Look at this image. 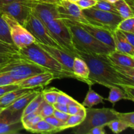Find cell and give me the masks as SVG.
I'll use <instances>...</instances> for the list:
<instances>
[{
    "label": "cell",
    "mask_w": 134,
    "mask_h": 134,
    "mask_svg": "<svg viewBox=\"0 0 134 134\" xmlns=\"http://www.w3.org/2000/svg\"><path fill=\"white\" fill-rule=\"evenodd\" d=\"M31 12L30 1L27 0L14 1L0 6V13L8 14L22 26Z\"/></svg>",
    "instance_id": "obj_11"
},
{
    "label": "cell",
    "mask_w": 134,
    "mask_h": 134,
    "mask_svg": "<svg viewBox=\"0 0 134 134\" xmlns=\"http://www.w3.org/2000/svg\"><path fill=\"white\" fill-rule=\"evenodd\" d=\"M43 100H44V99H43L42 91H40L39 92V94L24 109L23 113H22V116H24V115H27V114L31 113L37 112L38 108H39L41 103L43 102Z\"/></svg>",
    "instance_id": "obj_27"
},
{
    "label": "cell",
    "mask_w": 134,
    "mask_h": 134,
    "mask_svg": "<svg viewBox=\"0 0 134 134\" xmlns=\"http://www.w3.org/2000/svg\"><path fill=\"white\" fill-rule=\"evenodd\" d=\"M19 88V86L16 84H11V85H5V86H0V97L3 96L4 94L9 92L10 91Z\"/></svg>",
    "instance_id": "obj_42"
},
{
    "label": "cell",
    "mask_w": 134,
    "mask_h": 134,
    "mask_svg": "<svg viewBox=\"0 0 134 134\" xmlns=\"http://www.w3.org/2000/svg\"><path fill=\"white\" fill-rule=\"evenodd\" d=\"M20 1V0H0V6L5 5V4L13 2V1Z\"/></svg>",
    "instance_id": "obj_50"
},
{
    "label": "cell",
    "mask_w": 134,
    "mask_h": 134,
    "mask_svg": "<svg viewBox=\"0 0 134 134\" xmlns=\"http://www.w3.org/2000/svg\"><path fill=\"white\" fill-rule=\"evenodd\" d=\"M104 128L105 126L94 127L89 130L87 134H105L106 132Z\"/></svg>",
    "instance_id": "obj_45"
},
{
    "label": "cell",
    "mask_w": 134,
    "mask_h": 134,
    "mask_svg": "<svg viewBox=\"0 0 134 134\" xmlns=\"http://www.w3.org/2000/svg\"><path fill=\"white\" fill-rule=\"evenodd\" d=\"M43 118L38 115L37 112L31 113L27 114V115L22 116L21 118V122L23 125L24 130H26V131L32 126H34L35 124H36L38 122L42 120Z\"/></svg>",
    "instance_id": "obj_26"
},
{
    "label": "cell",
    "mask_w": 134,
    "mask_h": 134,
    "mask_svg": "<svg viewBox=\"0 0 134 134\" xmlns=\"http://www.w3.org/2000/svg\"><path fill=\"white\" fill-rule=\"evenodd\" d=\"M2 17L7 24L13 44L18 49L24 48L35 42L34 36L14 18L6 14H2Z\"/></svg>",
    "instance_id": "obj_9"
},
{
    "label": "cell",
    "mask_w": 134,
    "mask_h": 134,
    "mask_svg": "<svg viewBox=\"0 0 134 134\" xmlns=\"http://www.w3.org/2000/svg\"><path fill=\"white\" fill-rule=\"evenodd\" d=\"M72 22L81 26L82 28L86 30L88 33H89L90 35H92L95 39L100 41L101 43H103L107 47H110L113 49H115V43H114L111 31L103 28V27H99V26L90 24L81 23V22H76V21H72Z\"/></svg>",
    "instance_id": "obj_14"
},
{
    "label": "cell",
    "mask_w": 134,
    "mask_h": 134,
    "mask_svg": "<svg viewBox=\"0 0 134 134\" xmlns=\"http://www.w3.org/2000/svg\"><path fill=\"white\" fill-rule=\"evenodd\" d=\"M52 105H53L54 109L62 111V112L67 113H68V105H67L61 104V103H56H56H54Z\"/></svg>",
    "instance_id": "obj_47"
},
{
    "label": "cell",
    "mask_w": 134,
    "mask_h": 134,
    "mask_svg": "<svg viewBox=\"0 0 134 134\" xmlns=\"http://www.w3.org/2000/svg\"><path fill=\"white\" fill-rule=\"evenodd\" d=\"M105 1H108V2L111 3H113V4H114V3H115V2H116V1H117L118 0H105Z\"/></svg>",
    "instance_id": "obj_52"
},
{
    "label": "cell",
    "mask_w": 134,
    "mask_h": 134,
    "mask_svg": "<svg viewBox=\"0 0 134 134\" xmlns=\"http://www.w3.org/2000/svg\"><path fill=\"white\" fill-rule=\"evenodd\" d=\"M95 1H98V0H95Z\"/></svg>",
    "instance_id": "obj_55"
},
{
    "label": "cell",
    "mask_w": 134,
    "mask_h": 134,
    "mask_svg": "<svg viewBox=\"0 0 134 134\" xmlns=\"http://www.w3.org/2000/svg\"><path fill=\"white\" fill-rule=\"evenodd\" d=\"M107 57L114 64L134 68V57L115 49L107 54Z\"/></svg>",
    "instance_id": "obj_19"
},
{
    "label": "cell",
    "mask_w": 134,
    "mask_h": 134,
    "mask_svg": "<svg viewBox=\"0 0 134 134\" xmlns=\"http://www.w3.org/2000/svg\"><path fill=\"white\" fill-rule=\"evenodd\" d=\"M69 1H72V2H77V1H79V0H69Z\"/></svg>",
    "instance_id": "obj_53"
},
{
    "label": "cell",
    "mask_w": 134,
    "mask_h": 134,
    "mask_svg": "<svg viewBox=\"0 0 134 134\" xmlns=\"http://www.w3.org/2000/svg\"><path fill=\"white\" fill-rule=\"evenodd\" d=\"M10 57L11 56H3V55H0V65L3 64V62H5V61L8 60Z\"/></svg>",
    "instance_id": "obj_49"
},
{
    "label": "cell",
    "mask_w": 134,
    "mask_h": 134,
    "mask_svg": "<svg viewBox=\"0 0 134 134\" xmlns=\"http://www.w3.org/2000/svg\"><path fill=\"white\" fill-rule=\"evenodd\" d=\"M24 109L10 111L3 109L0 112V134H16L24 130L21 118Z\"/></svg>",
    "instance_id": "obj_10"
},
{
    "label": "cell",
    "mask_w": 134,
    "mask_h": 134,
    "mask_svg": "<svg viewBox=\"0 0 134 134\" xmlns=\"http://www.w3.org/2000/svg\"><path fill=\"white\" fill-rule=\"evenodd\" d=\"M117 119L124 122L128 128L134 129V113H119L116 111Z\"/></svg>",
    "instance_id": "obj_36"
},
{
    "label": "cell",
    "mask_w": 134,
    "mask_h": 134,
    "mask_svg": "<svg viewBox=\"0 0 134 134\" xmlns=\"http://www.w3.org/2000/svg\"><path fill=\"white\" fill-rule=\"evenodd\" d=\"M117 29L120 31L134 33V17L122 20L118 24Z\"/></svg>",
    "instance_id": "obj_35"
},
{
    "label": "cell",
    "mask_w": 134,
    "mask_h": 134,
    "mask_svg": "<svg viewBox=\"0 0 134 134\" xmlns=\"http://www.w3.org/2000/svg\"><path fill=\"white\" fill-rule=\"evenodd\" d=\"M96 2L97 1L95 0H79L75 3L81 10H84L94 7Z\"/></svg>",
    "instance_id": "obj_41"
},
{
    "label": "cell",
    "mask_w": 134,
    "mask_h": 134,
    "mask_svg": "<svg viewBox=\"0 0 134 134\" xmlns=\"http://www.w3.org/2000/svg\"><path fill=\"white\" fill-rule=\"evenodd\" d=\"M31 90H32V89L19 88L16 89V90L4 94L3 96L0 97V107L3 109L6 108L10 104H12L14 101L16 100L18 98H20Z\"/></svg>",
    "instance_id": "obj_21"
},
{
    "label": "cell",
    "mask_w": 134,
    "mask_h": 134,
    "mask_svg": "<svg viewBox=\"0 0 134 134\" xmlns=\"http://www.w3.org/2000/svg\"><path fill=\"white\" fill-rule=\"evenodd\" d=\"M111 34L115 43V50L134 57V47L127 41L122 31L116 29L111 31Z\"/></svg>",
    "instance_id": "obj_17"
},
{
    "label": "cell",
    "mask_w": 134,
    "mask_h": 134,
    "mask_svg": "<svg viewBox=\"0 0 134 134\" xmlns=\"http://www.w3.org/2000/svg\"><path fill=\"white\" fill-rule=\"evenodd\" d=\"M54 111V108L53 105L47 103L46 101L43 100L38 108L37 113L43 119H44L47 116L53 115Z\"/></svg>",
    "instance_id": "obj_32"
},
{
    "label": "cell",
    "mask_w": 134,
    "mask_h": 134,
    "mask_svg": "<svg viewBox=\"0 0 134 134\" xmlns=\"http://www.w3.org/2000/svg\"><path fill=\"white\" fill-rule=\"evenodd\" d=\"M19 54L53 73L56 79L71 78L77 80L74 73L69 71L47 51L39 47L35 41L30 45L19 49Z\"/></svg>",
    "instance_id": "obj_2"
},
{
    "label": "cell",
    "mask_w": 134,
    "mask_h": 134,
    "mask_svg": "<svg viewBox=\"0 0 134 134\" xmlns=\"http://www.w3.org/2000/svg\"><path fill=\"white\" fill-rule=\"evenodd\" d=\"M23 26L39 43L62 49L52 37L47 26L31 12L26 18Z\"/></svg>",
    "instance_id": "obj_8"
},
{
    "label": "cell",
    "mask_w": 134,
    "mask_h": 134,
    "mask_svg": "<svg viewBox=\"0 0 134 134\" xmlns=\"http://www.w3.org/2000/svg\"><path fill=\"white\" fill-rule=\"evenodd\" d=\"M35 41L39 47H41L45 51H47L50 55H51L57 61H58L60 64H62L69 71L73 73V64L75 56H72L70 54L64 50L61 49V48H57L56 47H52V46L42 44V43H39V42H38L36 40Z\"/></svg>",
    "instance_id": "obj_16"
},
{
    "label": "cell",
    "mask_w": 134,
    "mask_h": 134,
    "mask_svg": "<svg viewBox=\"0 0 134 134\" xmlns=\"http://www.w3.org/2000/svg\"><path fill=\"white\" fill-rule=\"evenodd\" d=\"M28 1H34V2H47L58 4L61 1V0H28Z\"/></svg>",
    "instance_id": "obj_48"
},
{
    "label": "cell",
    "mask_w": 134,
    "mask_h": 134,
    "mask_svg": "<svg viewBox=\"0 0 134 134\" xmlns=\"http://www.w3.org/2000/svg\"><path fill=\"white\" fill-rule=\"evenodd\" d=\"M57 9L62 19L89 24L84 16L82 10L76 3L72 2L69 0H61V1L57 4Z\"/></svg>",
    "instance_id": "obj_13"
},
{
    "label": "cell",
    "mask_w": 134,
    "mask_h": 134,
    "mask_svg": "<svg viewBox=\"0 0 134 134\" xmlns=\"http://www.w3.org/2000/svg\"><path fill=\"white\" fill-rule=\"evenodd\" d=\"M44 120L47 122L48 123H49L51 125L53 126L56 127V128H58L59 132H60V128L64 124V122L61 121L59 119H58L57 118L55 117L53 115H51V116H47V117L44 118Z\"/></svg>",
    "instance_id": "obj_38"
},
{
    "label": "cell",
    "mask_w": 134,
    "mask_h": 134,
    "mask_svg": "<svg viewBox=\"0 0 134 134\" xmlns=\"http://www.w3.org/2000/svg\"><path fill=\"white\" fill-rule=\"evenodd\" d=\"M119 16L122 19L134 17L133 9L126 2L125 0H118L114 3Z\"/></svg>",
    "instance_id": "obj_24"
},
{
    "label": "cell",
    "mask_w": 134,
    "mask_h": 134,
    "mask_svg": "<svg viewBox=\"0 0 134 134\" xmlns=\"http://www.w3.org/2000/svg\"><path fill=\"white\" fill-rule=\"evenodd\" d=\"M84 107L81 103H79L78 102L75 103H70L68 105V113L69 115H74L78 113L79 110Z\"/></svg>",
    "instance_id": "obj_40"
},
{
    "label": "cell",
    "mask_w": 134,
    "mask_h": 134,
    "mask_svg": "<svg viewBox=\"0 0 134 134\" xmlns=\"http://www.w3.org/2000/svg\"><path fill=\"white\" fill-rule=\"evenodd\" d=\"M123 90L126 93L128 97L129 98V100L133 102L134 101V86L133 85H126L122 88Z\"/></svg>",
    "instance_id": "obj_43"
},
{
    "label": "cell",
    "mask_w": 134,
    "mask_h": 134,
    "mask_svg": "<svg viewBox=\"0 0 134 134\" xmlns=\"http://www.w3.org/2000/svg\"><path fill=\"white\" fill-rule=\"evenodd\" d=\"M91 87L92 86H89L88 91L82 103L84 107H88V108L92 107L100 103H104L103 101L105 99L104 98H103L102 96L93 90Z\"/></svg>",
    "instance_id": "obj_23"
},
{
    "label": "cell",
    "mask_w": 134,
    "mask_h": 134,
    "mask_svg": "<svg viewBox=\"0 0 134 134\" xmlns=\"http://www.w3.org/2000/svg\"><path fill=\"white\" fill-rule=\"evenodd\" d=\"M0 41L14 44L11 40L7 24L3 18L1 13H0Z\"/></svg>",
    "instance_id": "obj_28"
},
{
    "label": "cell",
    "mask_w": 134,
    "mask_h": 134,
    "mask_svg": "<svg viewBox=\"0 0 134 134\" xmlns=\"http://www.w3.org/2000/svg\"><path fill=\"white\" fill-rule=\"evenodd\" d=\"M15 80L9 74L5 73H0V86L15 84Z\"/></svg>",
    "instance_id": "obj_39"
},
{
    "label": "cell",
    "mask_w": 134,
    "mask_h": 134,
    "mask_svg": "<svg viewBox=\"0 0 134 134\" xmlns=\"http://www.w3.org/2000/svg\"><path fill=\"white\" fill-rule=\"evenodd\" d=\"M19 53V49L14 44L0 41V55L13 56Z\"/></svg>",
    "instance_id": "obj_29"
},
{
    "label": "cell",
    "mask_w": 134,
    "mask_h": 134,
    "mask_svg": "<svg viewBox=\"0 0 134 134\" xmlns=\"http://www.w3.org/2000/svg\"><path fill=\"white\" fill-rule=\"evenodd\" d=\"M29 1L31 9V13H34L45 26L48 22L60 18L57 9V4Z\"/></svg>",
    "instance_id": "obj_12"
},
{
    "label": "cell",
    "mask_w": 134,
    "mask_h": 134,
    "mask_svg": "<svg viewBox=\"0 0 134 134\" xmlns=\"http://www.w3.org/2000/svg\"><path fill=\"white\" fill-rule=\"evenodd\" d=\"M27 131L35 133H54L59 132L58 128L51 125L43 119Z\"/></svg>",
    "instance_id": "obj_22"
},
{
    "label": "cell",
    "mask_w": 134,
    "mask_h": 134,
    "mask_svg": "<svg viewBox=\"0 0 134 134\" xmlns=\"http://www.w3.org/2000/svg\"><path fill=\"white\" fill-rule=\"evenodd\" d=\"M46 26L54 40L63 50L75 57L77 56L72 41L71 34L64 20L55 19L48 22Z\"/></svg>",
    "instance_id": "obj_6"
},
{
    "label": "cell",
    "mask_w": 134,
    "mask_h": 134,
    "mask_svg": "<svg viewBox=\"0 0 134 134\" xmlns=\"http://www.w3.org/2000/svg\"><path fill=\"white\" fill-rule=\"evenodd\" d=\"M123 35L125 37L127 41L130 43L132 46L134 47V33L132 32H127V31H121Z\"/></svg>",
    "instance_id": "obj_46"
},
{
    "label": "cell",
    "mask_w": 134,
    "mask_h": 134,
    "mask_svg": "<svg viewBox=\"0 0 134 134\" xmlns=\"http://www.w3.org/2000/svg\"><path fill=\"white\" fill-rule=\"evenodd\" d=\"M121 99L129 100V98L126 94L124 90L119 86H112L110 88L109 95L108 98L105 99V100L109 101L114 106L116 104V103Z\"/></svg>",
    "instance_id": "obj_25"
},
{
    "label": "cell",
    "mask_w": 134,
    "mask_h": 134,
    "mask_svg": "<svg viewBox=\"0 0 134 134\" xmlns=\"http://www.w3.org/2000/svg\"><path fill=\"white\" fill-rule=\"evenodd\" d=\"M64 20L70 30L72 41L76 51L89 54L107 55L115 50L97 40L86 30L72 21Z\"/></svg>",
    "instance_id": "obj_3"
},
{
    "label": "cell",
    "mask_w": 134,
    "mask_h": 134,
    "mask_svg": "<svg viewBox=\"0 0 134 134\" xmlns=\"http://www.w3.org/2000/svg\"><path fill=\"white\" fill-rule=\"evenodd\" d=\"M126 2L128 4V5H130V6L132 8V9H133L134 8V1L133 0H125Z\"/></svg>",
    "instance_id": "obj_51"
},
{
    "label": "cell",
    "mask_w": 134,
    "mask_h": 134,
    "mask_svg": "<svg viewBox=\"0 0 134 134\" xmlns=\"http://www.w3.org/2000/svg\"><path fill=\"white\" fill-rule=\"evenodd\" d=\"M3 108H1V107H0V112H1V111H2V110H3Z\"/></svg>",
    "instance_id": "obj_54"
},
{
    "label": "cell",
    "mask_w": 134,
    "mask_h": 134,
    "mask_svg": "<svg viewBox=\"0 0 134 134\" xmlns=\"http://www.w3.org/2000/svg\"><path fill=\"white\" fill-rule=\"evenodd\" d=\"M73 72L78 81L85 82L88 86H91L88 80L90 73L89 68L86 62L79 56L75 57L73 64Z\"/></svg>",
    "instance_id": "obj_18"
},
{
    "label": "cell",
    "mask_w": 134,
    "mask_h": 134,
    "mask_svg": "<svg viewBox=\"0 0 134 134\" xmlns=\"http://www.w3.org/2000/svg\"><path fill=\"white\" fill-rule=\"evenodd\" d=\"M46 71H48L19 53L10 57L0 65V73H7L15 80L16 82Z\"/></svg>",
    "instance_id": "obj_4"
},
{
    "label": "cell",
    "mask_w": 134,
    "mask_h": 134,
    "mask_svg": "<svg viewBox=\"0 0 134 134\" xmlns=\"http://www.w3.org/2000/svg\"><path fill=\"white\" fill-rule=\"evenodd\" d=\"M40 90H31L26 92L22 96L18 98L16 100L14 101L12 104L8 106L6 108L9 109L10 111H19L24 109L29 103L39 94Z\"/></svg>",
    "instance_id": "obj_20"
},
{
    "label": "cell",
    "mask_w": 134,
    "mask_h": 134,
    "mask_svg": "<svg viewBox=\"0 0 134 134\" xmlns=\"http://www.w3.org/2000/svg\"><path fill=\"white\" fill-rule=\"evenodd\" d=\"M107 126L109 127L110 130L114 133H120L123 131L128 129V126L122 120L119 119H115L109 122L107 124Z\"/></svg>",
    "instance_id": "obj_31"
},
{
    "label": "cell",
    "mask_w": 134,
    "mask_h": 134,
    "mask_svg": "<svg viewBox=\"0 0 134 134\" xmlns=\"http://www.w3.org/2000/svg\"><path fill=\"white\" fill-rule=\"evenodd\" d=\"M84 119H85L84 116L78 115V114H76V115H70L68 120L65 122L64 125L61 127L60 132L65 130L69 129L70 128H74V127L79 125L83 121Z\"/></svg>",
    "instance_id": "obj_30"
},
{
    "label": "cell",
    "mask_w": 134,
    "mask_h": 134,
    "mask_svg": "<svg viewBox=\"0 0 134 134\" xmlns=\"http://www.w3.org/2000/svg\"><path fill=\"white\" fill-rule=\"evenodd\" d=\"M53 116H54L55 117L57 118L58 119H59V120H61V121L65 122L68 120V118H69V116H70V115L68 113H67L62 112V111L54 109L53 113Z\"/></svg>",
    "instance_id": "obj_44"
},
{
    "label": "cell",
    "mask_w": 134,
    "mask_h": 134,
    "mask_svg": "<svg viewBox=\"0 0 134 134\" xmlns=\"http://www.w3.org/2000/svg\"><path fill=\"white\" fill-rule=\"evenodd\" d=\"M75 99H73L71 96H69L68 94H65L64 92L58 90V94L57 99H56V103H61V104H64L68 105L69 104L72 103L77 102Z\"/></svg>",
    "instance_id": "obj_37"
},
{
    "label": "cell",
    "mask_w": 134,
    "mask_h": 134,
    "mask_svg": "<svg viewBox=\"0 0 134 134\" xmlns=\"http://www.w3.org/2000/svg\"><path fill=\"white\" fill-rule=\"evenodd\" d=\"M82 13L90 24L103 27L111 31L116 30L118 24L122 20L119 14L93 7L82 10Z\"/></svg>",
    "instance_id": "obj_7"
},
{
    "label": "cell",
    "mask_w": 134,
    "mask_h": 134,
    "mask_svg": "<svg viewBox=\"0 0 134 134\" xmlns=\"http://www.w3.org/2000/svg\"><path fill=\"white\" fill-rule=\"evenodd\" d=\"M92 7L94 8V9L103 10V11L110 12V13L119 14L114 4L108 2V1H105V0H98V1H97L96 5L94 7Z\"/></svg>",
    "instance_id": "obj_33"
},
{
    "label": "cell",
    "mask_w": 134,
    "mask_h": 134,
    "mask_svg": "<svg viewBox=\"0 0 134 134\" xmlns=\"http://www.w3.org/2000/svg\"><path fill=\"white\" fill-rule=\"evenodd\" d=\"M117 119L116 111L109 108H86V116L83 121L74 127L72 133L87 134L89 130L94 127L106 126L109 122Z\"/></svg>",
    "instance_id": "obj_5"
},
{
    "label": "cell",
    "mask_w": 134,
    "mask_h": 134,
    "mask_svg": "<svg viewBox=\"0 0 134 134\" xmlns=\"http://www.w3.org/2000/svg\"><path fill=\"white\" fill-rule=\"evenodd\" d=\"M56 79L54 75L49 71L43 72L31 76L19 82H16L21 88L34 89L35 88H43L48 85L51 81Z\"/></svg>",
    "instance_id": "obj_15"
},
{
    "label": "cell",
    "mask_w": 134,
    "mask_h": 134,
    "mask_svg": "<svg viewBox=\"0 0 134 134\" xmlns=\"http://www.w3.org/2000/svg\"><path fill=\"white\" fill-rule=\"evenodd\" d=\"M76 55L83 59L90 70L88 80L90 85L99 84L110 88L112 86H119L122 88L126 85H133L131 81L115 70L107 55L89 54L76 51Z\"/></svg>",
    "instance_id": "obj_1"
},
{
    "label": "cell",
    "mask_w": 134,
    "mask_h": 134,
    "mask_svg": "<svg viewBox=\"0 0 134 134\" xmlns=\"http://www.w3.org/2000/svg\"><path fill=\"white\" fill-rule=\"evenodd\" d=\"M42 94L44 101L50 104L53 105L56 102V99L58 94V89L52 88L47 90H44L42 91Z\"/></svg>",
    "instance_id": "obj_34"
}]
</instances>
